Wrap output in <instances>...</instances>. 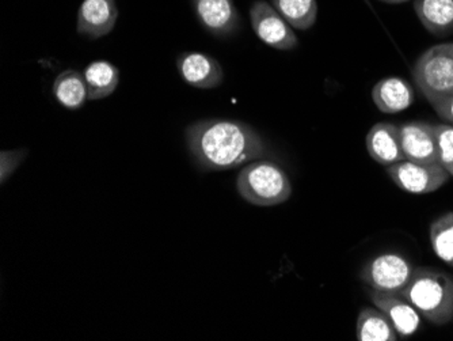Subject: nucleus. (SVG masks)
Listing matches in <instances>:
<instances>
[{
	"label": "nucleus",
	"mask_w": 453,
	"mask_h": 341,
	"mask_svg": "<svg viewBox=\"0 0 453 341\" xmlns=\"http://www.w3.org/2000/svg\"><path fill=\"white\" fill-rule=\"evenodd\" d=\"M188 150L201 170H231L266 157L261 135L239 120L205 119L185 131Z\"/></svg>",
	"instance_id": "1"
},
{
	"label": "nucleus",
	"mask_w": 453,
	"mask_h": 341,
	"mask_svg": "<svg viewBox=\"0 0 453 341\" xmlns=\"http://www.w3.org/2000/svg\"><path fill=\"white\" fill-rule=\"evenodd\" d=\"M401 294L432 324L445 325L453 320V277L441 269H414Z\"/></svg>",
	"instance_id": "2"
},
{
	"label": "nucleus",
	"mask_w": 453,
	"mask_h": 341,
	"mask_svg": "<svg viewBox=\"0 0 453 341\" xmlns=\"http://www.w3.org/2000/svg\"><path fill=\"white\" fill-rule=\"evenodd\" d=\"M236 190L243 200L258 207H272L287 202L292 184L281 167L271 160H253L236 178Z\"/></svg>",
	"instance_id": "3"
},
{
	"label": "nucleus",
	"mask_w": 453,
	"mask_h": 341,
	"mask_svg": "<svg viewBox=\"0 0 453 341\" xmlns=\"http://www.w3.org/2000/svg\"><path fill=\"white\" fill-rule=\"evenodd\" d=\"M414 83L430 105L453 94V43L434 45L414 65Z\"/></svg>",
	"instance_id": "4"
},
{
	"label": "nucleus",
	"mask_w": 453,
	"mask_h": 341,
	"mask_svg": "<svg viewBox=\"0 0 453 341\" xmlns=\"http://www.w3.org/2000/svg\"><path fill=\"white\" fill-rule=\"evenodd\" d=\"M414 269L413 263L403 254L387 252L369 260L361 268L360 279L376 291L401 294L413 276Z\"/></svg>",
	"instance_id": "5"
},
{
	"label": "nucleus",
	"mask_w": 453,
	"mask_h": 341,
	"mask_svg": "<svg viewBox=\"0 0 453 341\" xmlns=\"http://www.w3.org/2000/svg\"><path fill=\"white\" fill-rule=\"evenodd\" d=\"M387 174L396 187L414 195L436 192L450 177L440 164H421L407 159L387 167Z\"/></svg>",
	"instance_id": "6"
},
{
	"label": "nucleus",
	"mask_w": 453,
	"mask_h": 341,
	"mask_svg": "<svg viewBox=\"0 0 453 341\" xmlns=\"http://www.w3.org/2000/svg\"><path fill=\"white\" fill-rule=\"evenodd\" d=\"M250 22L257 37L279 50H291L299 45L294 27L266 0H256L250 7Z\"/></svg>",
	"instance_id": "7"
},
{
	"label": "nucleus",
	"mask_w": 453,
	"mask_h": 341,
	"mask_svg": "<svg viewBox=\"0 0 453 341\" xmlns=\"http://www.w3.org/2000/svg\"><path fill=\"white\" fill-rule=\"evenodd\" d=\"M190 2L200 24L215 37H231L241 29V15L234 0H190Z\"/></svg>",
	"instance_id": "8"
},
{
	"label": "nucleus",
	"mask_w": 453,
	"mask_h": 341,
	"mask_svg": "<svg viewBox=\"0 0 453 341\" xmlns=\"http://www.w3.org/2000/svg\"><path fill=\"white\" fill-rule=\"evenodd\" d=\"M368 295L372 304L393 322L401 337H409L418 332L422 324L421 314L403 295L399 292L376 291L372 289H369Z\"/></svg>",
	"instance_id": "9"
},
{
	"label": "nucleus",
	"mask_w": 453,
	"mask_h": 341,
	"mask_svg": "<svg viewBox=\"0 0 453 341\" xmlns=\"http://www.w3.org/2000/svg\"><path fill=\"white\" fill-rule=\"evenodd\" d=\"M401 128L404 158L421 164H440L436 127L426 121H410Z\"/></svg>",
	"instance_id": "10"
},
{
	"label": "nucleus",
	"mask_w": 453,
	"mask_h": 341,
	"mask_svg": "<svg viewBox=\"0 0 453 341\" xmlns=\"http://www.w3.org/2000/svg\"><path fill=\"white\" fill-rule=\"evenodd\" d=\"M117 19L116 0H83L78 10L76 32L90 40H98L111 33Z\"/></svg>",
	"instance_id": "11"
},
{
	"label": "nucleus",
	"mask_w": 453,
	"mask_h": 341,
	"mask_svg": "<svg viewBox=\"0 0 453 341\" xmlns=\"http://www.w3.org/2000/svg\"><path fill=\"white\" fill-rule=\"evenodd\" d=\"M177 70L188 85L205 90L218 88L224 79L223 67L218 58L208 53H180L177 58Z\"/></svg>",
	"instance_id": "12"
},
{
	"label": "nucleus",
	"mask_w": 453,
	"mask_h": 341,
	"mask_svg": "<svg viewBox=\"0 0 453 341\" xmlns=\"http://www.w3.org/2000/svg\"><path fill=\"white\" fill-rule=\"evenodd\" d=\"M365 146L371 158L383 167L406 159L402 149L401 128L395 124H375L366 134Z\"/></svg>",
	"instance_id": "13"
},
{
	"label": "nucleus",
	"mask_w": 453,
	"mask_h": 341,
	"mask_svg": "<svg viewBox=\"0 0 453 341\" xmlns=\"http://www.w3.org/2000/svg\"><path fill=\"white\" fill-rule=\"evenodd\" d=\"M414 98V89L399 76H387L372 89L373 104L381 113H401L413 105Z\"/></svg>",
	"instance_id": "14"
},
{
	"label": "nucleus",
	"mask_w": 453,
	"mask_h": 341,
	"mask_svg": "<svg viewBox=\"0 0 453 341\" xmlns=\"http://www.w3.org/2000/svg\"><path fill=\"white\" fill-rule=\"evenodd\" d=\"M414 12L430 35L445 37L453 32V0H414Z\"/></svg>",
	"instance_id": "15"
},
{
	"label": "nucleus",
	"mask_w": 453,
	"mask_h": 341,
	"mask_svg": "<svg viewBox=\"0 0 453 341\" xmlns=\"http://www.w3.org/2000/svg\"><path fill=\"white\" fill-rule=\"evenodd\" d=\"M52 90L58 103L70 111H78L88 101L85 75L76 70H65L58 74Z\"/></svg>",
	"instance_id": "16"
},
{
	"label": "nucleus",
	"mask_w": 453,
	"mask_h": 341,
	"mask_svg": "<svg viewBox=\"0 0 453 341\" xmlns=\"http://www.w3.org/2000/svg\"><path fill=\"white\" fill-rule=\"evenodd\" d=\"M356 338L357 341H396L399 335L380 309L364 307L358 313Z\"/></svg>",
	"instance_id": "17"
},
{
	"label": "nucleus",
	"mask_w": 453,
	"mask_h": 341,
	"mask_svg": "<svg viewBox=\"0 0 453 341\" xmlns=\"http://www.w3.org/2000/svg\"><path fill=\"white\" fill-rule=\"evenodd\" d=\"M88 90V101L106 98L116 91L119 82V71L106 60L90 63L83 73Z\"/></svg>",
	"instance_id": "18"
},
{
	"label": "nucleus",
	"mask_w": 453,
	"mask_h": 341,
	"mask_svg": "<svg viewBox=\"0 0 453 341\" xmlns=\"http://www.w3.org/2000/svg\"><path fill=\"white\" fill-rule=\"evenodd\" d=\"M271 4L294 29H311L317 22V0H271Z\"/></svg>",
	"instance_id": "19"
},
{
	"label": "nucleus",
	"mask_w": 453,
	"mask_h": 341,
	"mask_svg": "<svg viewBox=\"0 0 453 341\" xmlns=\"http://www.w3.org/2000/svg\"><path fill=\"white\" fill-rule=\"evenodd\" d=\"M430 245L447 266L453 267V213L434 221L429 229Z\"/></svg>",
	"instance_id": "20"
},
{
	"label": "nucleus",
	"mask_w": 453,
	"mask_h": 341,
	"mask_svg": "<svg viewBox=\"0 0 453 341\" xmlns=\"http://www.w3.org/2000/svg\"><path fill=\"white\" fill-rule=\"evenodd\" d=\"M436 136L439 147V162L449 175H453V126L437 124Z\"/></svg>",
	"instance_id": "21"
},
{
	"label": "nucleus",
	"mask_w": 453,
	"mask_h": 341,
	"mask_svg": "<svg viewBox=\"0 0 453 341\" xmlns=\"http://www.w3.org/2000/svg\"><path fill=\"white\" fill-rule=\"evenodd\" d=\"M27 150H15V151L0 152V175H2V182H6V178L10 177L17 167L22 164V160L27 158Z\"/></svg>",
	"instance_id": "22"
},
{
	"label": "nucleus",
	"mask_w": 453,
	"mask_h": 341,
	"mask_svg": "<svg viewBox=\"0 0 453 341\" xmlns=\"http://www.w3.org/2000/svg\"><path fill=\"white\" fill-rule=\"evenodd\" d=\"M432 106H434V112H436L437 116H439L442 121L453 126V94L452 96L440 99V101H437V103H434Z\"/></svg>",
	"instance_id": "23"
},
{
	"label": "nucleus",
	"mask_w": 453,
	"mask_h": 341,
	"mask_svg": "<svg viewBox=\"0 0 453 341\" xmlns=\"http://www.w3.org/2000/svg\"><path fill=\"white\" fill-rule=\"evenodd\" d=\"M380 2H383V4H407V2H410V0H380Z\"/></svg>",
	"instance_id": "24"
}]
</instances>
